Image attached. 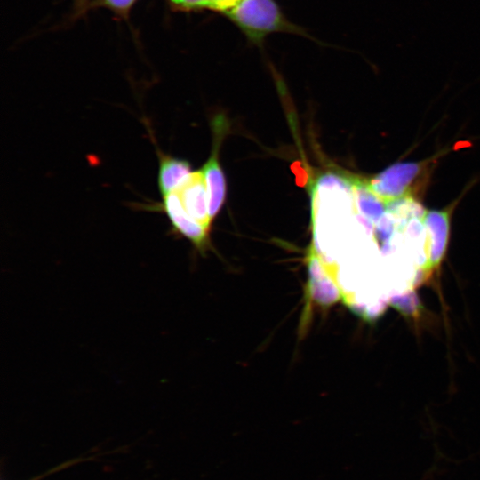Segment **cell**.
Wrapping results in <instances>:
<instances>
[{
  "mask_svg": "<svg viewBox=\"0 0 480 480\" xmlns=\"http://www.w3.org/2000/svg\"><path fill=\"white\" fill-rule=\"evenodd\" d=\"M420 222L428 234V252L429 264H436L442 257L447 244L450 228V211H427L420 217Z\"/></svg>",
  "mask_w": 480,
  "mask_h": 480,
  "instance_id": "8992f818",
  "label": "cell"
},
{
  "mask_svg": "<svg viewBox=\"0 0 480 480\" xmlns=\"http://www.w3.org/2000/svg\"><path fill=\"white\" fill-rule=\"evenodd\" d=\"M222 121L214 120V143L212 154L201 169L206 185L209 203V215L212 220L220 210L226 198V180L219 162L220 135H222Z\"/></svg>",
  "mask_w": 480,
  "mask_h": 480,
  "instance_id": "277c9868",
  "label": "cell"
},
{
  "mask_svg": "<svg viewBox=\"0 0 480 480\" xmlns=\"http://www.w3.org/2000/svg\"><path fill=\"white\" fill-rule=\"evenodd\" d=\"M150 207L164 212L169 219L172 230L188 239L200 252L205 250L209 228L192 219L184 210L175 191L162 196V200Z\"/></svg>",
  "mask_w": 480,
  "mask_h": 480,
  "instance_id": "3957f363",
  "label": "cell"
},
{
  "mask_svg": "<svg viewBox=\"0 0 480 480\" xmlns=\"http://www.w3.org/2000/svg\"><path fill=\"white\" fill-rule=\"evenodd\" d=\"M187 213L195 220L210 228L208 194L202 171L192 173L174 190Z\"/></svg>",
  "mask_w": 480,
  "mask_h": 480,
  "instance_id": "5b68a950",
  "label": "cell"
},
{
  "mask_svg": "<svg viewBox=\"0 0 480 480\" xmlns=\"http://www.w3.org/2000/svg\"><path fill=\"white\" fill-rule=\"evenodd\" d=\"M428 161L398 163L366 180L368 188L386 205L391 202L413 198L426 179Z\"/></svg>",
  "mask_w": 480,
  "mask_h": 480,
  "instance_id": "7a4b0ae2",
  "label": "cell"
},
{
  "mask_svg": "<svg viewBox=\"0 0 480 480\" xmlns=\"http://www.w3.org/2000/svg\"><path fill=\"white\" fill-rule=\"evenodd\" d=\"M85 0H78V3L81 4V3H84Z\"/></svg>",
  "mask_w": 480,
  "mask_h": 480,
  "instance_id": "8fae6325",
  "label": "cell"
},
{
  "mask_svg": "<svg viewBox=\"0 0 480 480\" xmlns=\"http://www.w3.org/2000/svg\"><path fill=\"white\" fill-rule=\"evenodd\" d=\"M240 0H169L172 8L177 11L211 10L226 13Z\"/></svg>",
  "mask_w": 480,
  "mask_h": 480,
  "instance_id": "9c48e42d",
  "label": "cell"
},
{
  "mask_svg": "<svg viewBox=\"0 0 480 480\" xmlns=\"http://www.w3.org/2000/svg\"><path fill=\"white\" fill-rule=\"evenodd\" d=\"M156 148L158 157L157 187L161 196L174 191L192 173L190 164Z\"/></svg>",
  "mask_w": 480,
  "mask_h": 480,
  "instance_id": "52a82bcc",
  "label": "cell"
},
{
  "mask_svg": "<svg viewBox=\"0 0 480 480\" xmlns=\"http://www.w3.org/2000/svg\"><path fill=\"white\" fill-rule=\"evenodd\" d=\"M352 188L355 192L356 212L364 220L377 222L383 216L387 205L368 188L365 180H352Z\"/></svg>",
  "mask_w": 480,
  "mask_h": 480,
  "instance_id": "ba28073f",
  "label": "cell"
},
{
  "mask_svg": "<svg viewBox=\"0 0 480 480\" xmlns=\"http://www.w3.org/2000/svg\"><path fill=\"white\" fill-rule=\"evenodd\" d=\"M224 14L256 44L273 32L304 34L285 18L274 0H240Z\"/></svg>",
  "mask_w": 480,
  "mask_h": 480,
  "instance_id": "6da1fadb",
  "label": "cell"
},
{
  "mask_svg": "<svg viewBox=\"0 0 480 480\" xmlns=\"http://www.w3.org/2000/svg\"><path fill=\"white\" fill-rule=\"evenodd\" d=\"M101 6H104L117 14H126L132 7L136 0H95Z\"/></svg>",
  "mask_w": 480,
  "mask_h": 480,
  "instance_id": "30bf717a",
  "label": "cell"
}]
</instances>
